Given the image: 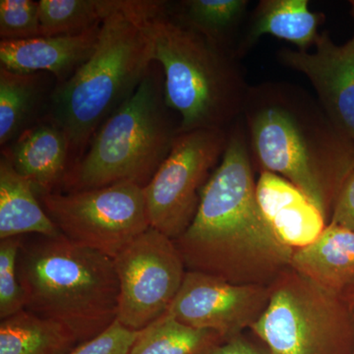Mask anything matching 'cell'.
<instances>
[{"instance_id": "1", "label": "cell", "mask_w": 354, "mask_h": 354, "mask_svg": "<svg viewBox=\"0 0 354 354\" xmlns=\"http://www.w3.org/2000/svg\"><path fill=\"white\" fill-rule=\"evenodd\" d=\"M243 120L230 127L221 162L203 188L194 220L174 243L188 271L234 285L268 286L291 268L295 250L277 239L256 196Z\"/></svg>"}, {"instance_id": "2", "label": "cell", "mask_w": 354, "mask_h": 354, "mask_svg": "<svg viewBox=\"0 0 354 354\" xmlns=\"http://www.w3.org/2000/svg\"><path fill=\"white\" fill-rule=\"evenodd\" d=\"M255 171L288 179L329 223L342 183L354 169V143L300 86H251L241 115Z\"/></svg>"}, {"instance_id": "3", "label": "cell", "mask_w": 354, "mask_h": 354, "mask_svg": "<svg viewBox=\"0 0 354 354\" xmlns=\"http://www.w3.org/2000/svg\"><path fill=\"white\" fill-rule=\"evenodd\" d=\"M162 70L165 101L179 133L228 130L241 118L251 85L234 53L174 19L165 1L135 0Z\"/></svg>"}, {"instance_id": "4", "label": "cell", "mask_w": 354, "mask_h": 354, "mask_svg": "<svg viewBox=\"0 0 354 354\" xmlns=\"http://www.w3.org/2000/svg\"><path fill=\"white\" fill-rule=\"evenodd\" d=\"M153 62V43L135 0H109L94 53L71 78L57 84L46 118L66 138L69 169L102 123L136 92Z\"/></svg>"}, {"instance_id": "5", "label": "cell", "mask_w": 354, "mask_h": 354, "mask_svg": "<svg viewBox=\"0 0 354 354\" xmlns=\"http://www.w3.org/2000/svg\"><path fill=\"white\" fill-rule=\"evenodd\" d=\"M26 309L62 324L78 344L118 319L120 283L113 259L60 234L23 241L17 263Z\"/></svg>"}, {"instance_id": "6", "label": "cell", "mask_w": 354, "mask_h": 354, "mask_svg": "<svg viewBox=\"0 0 354 354\" xmlns=\"http://www.w3.org/2000/svg\"><path fill=\"white\" fill-rule=\"evenodd\" d=\"M177 116L165 101L164 73L155 62L136 92L102 123L83 157L67 171L65 192L121 181L145 187L171 153L180 128Z\"/></svg>"}, {"instance_id": "7", "label": "cell", "mask_w": 354, "mask_h": 354, "mask_svg": "<svg viewBox=\"0 0 354 354\" xmlns=\"http://www.w3.org/2000/svg\"><path fill=\"white\" fill-rule=\"evenodd\" d=\"M292 271L277 279L251 329L272 354H353V306Z\"/></svg>"}, {"instance_id": "8", "label": "cell", "mask_w": 354, "mask_h": 354, "mask_svg": "<svg viewBox=\"0 0 354 354\" xmlns=\"http://www.w3.org/2000/svg\"><path fill=\"white\" fill-rule=\"evenodd\" d=\"M38 195L60 234L111 259L151 227L143 187L129 181Z\"/></svg>"}, {"instance_id": "9", "label": "cell", "mask_w": 354, "mask_h": 354, "mask_svg": "<svg viewBox=\"0 0 354 354\" xmlns=\"http://www.w3.org/2000/svg\"><path fill=\"white\" fill-rule=\"evenodd\" d=\"M230 129H199L177 135L171 153L143 188L151 227L174 241L189 227L203 188L227 149Z\"/></svg>"}, {"instance_id": "10", "label": "cell", "mask_w": 354, "mask_h": 354, "mask_svg": "<svg viewBox=\"0 0 354 354\" xmlns=\"http://www.w3.org/2000/svg\"><path fill=\"white\" fill-rule=\"evenodd\" d=\"M120 283L118 322L140 332L169 311L185 264L172 239L150 227L113 259Z\"/></svg>"}, {"instance_id": "11", "label": "cell", "mask_w": 354, "mask_h": 354, "mask_svg": "<svg viewBox=\"0 0 354 354\" xmlns=\"http://www.w3.org/2000/svg\"><path fill=\"white\" fill-rule=\"evenodd\" d=\"M271 292L269 286L234 285L213 274L187 271L167 313L227 341L251 328L269 304Z\"/></svg>"}, {"instance_id": "12", "label": "cell", "mask_w": 354, "mask_h": 354, "mask_svg": "<svg viewBox=\"0 0 354 354\" xmlns=\"http://www.w3.org/2000/svg\"><path fill=\"white\" fill-rule=\"evenodd\" d=\"M277 57L283 66L308 78L330 120L354 143V35L337 44L325 30L314 51L283 48Z\"/></svg>"}, {"instance_id": "13", "label": "cell", "mask_w": 354, "mask_h": 354, "mask_svg": "<svg viewBox=\"0 0 354 354\" xmlns=\"http://www.w3.org/2000/svg\"><path fill=\"white\" fill-rule=\"evenodd\" d=\"M256 196L277 239L293 250L315 242L328 225L316 205L295 184L279 174L260 172Z\"/></svg>"}, {"instance_id": "14", "label": "cell", "mask_w": 354, "mask_h": 354, "mask_svg": "<svg viewBox=\"0 0 354 354\" xmlns=\"http://www.w3.org/2000/svg\"><path fill=\"white\" fill-rule=\"evenodd\" d=\"M101 24L80 34L39 37L26 41H0V62L17 73L46 72L62 84L92 57L99 41Z\"/></svg>"}, {"instance_id": "15", "label": "cell", "mask_w": 354, "mask_h": 354, "mask_svg": "<svg viewBox=\"0 0 354 354\" xmlns=\"http://www.w3.org/2000/svg\"><path fill=\"white\" fill-rule=\"evenodd\" d=\"M325 21V14L310 10L308 0H261L247 18L235 55L241 60L265 35L309 51Z\"/></svg>"}, {"instance_id": "16", "label": "cell", "mask_w": 354, "mask_h": 354, "mask_svg": "<svg viewBox=\"0 0 354 354\" xmlns=\"http://www.w3.org/2000/svg\"><path fill=\"white\" fill-rule=\"evenodd\" d=\"M1 149V155L32 184L38 194L55 192L69 169L66 138L48 120L30 128L10 145Z\"/></svg>"}, {"instance_id": "17", "label": "cell", "mask_w": 354, "mask_h": 354, "mask_svg": "<svg viewBox=\"0 0 354 354\" xmlns=\"http://www.w3.org/2000/svg\"><path fill=\"white\" fill-rule=\"evenodd\" d=\"M57 85V78L46 72L17 73L0 67L1 148L46 120Z\"/></svg>"}, {"instance_id": "18", "label": "cell", "mask_w": 354, "mask_h": 354, "mask_svg": "<svg viewBox=\"0 0 354 354\" xmlns=\"http://www.w3.org/2000/svg\"><path fill=\"white\" fill-rule=\"evenodd\" d=\"M291 269L348 299L354 293V232L328 225L315 242L295 250Z\"/></svg>"}, {"instance_id": "19", "label": "cell", "mask_w": 354, "mask_h": 354, "mask_svg": "<svg viewBox=\"0 0 354 354\" xmlns=\"http://www.w3.org/2000/svg\"><path fill=\"white\" fill-rule=\"evenodd\" d=\"M25 234L55 237L60 232L44 211L32 184L1 155L0 241Z\"/></svg>"}, {"instance_id": "20", "label": "cell", "mask_w": 354, "mask_h": 354, "mask_svg": "<svg viewBox=\"0 0 354 354\" xmlns=\"http://www.w3.org/2000/svg\"><path fill=\"white\" fill-rule=\"evenodd\" d=\"M248 6L247 0H185L169 11L180 24L236 57L235 50L249 16Z\"/></svg>"}, {"instance_id": "21", "label": "cell", "mask_w": 354, "mask_h": 354, "mask_svg": "<svg viewBox=\"0 0 354 354\" xmlns=\"http://www.w3.org/2000/svg\"><path fill=\"white\" fill-rule=\"evenodd\" d=\"M77 344L62 324L27 309L0 323V354H66Z\"/></svg>"}, {"instance_id": "22", "label": "cell", "mask_w": 354, "mask_h": 354, "mask_svg": "<svg viewBox=\"0 0 354 354\" xmlns=\"http://www.w3.org/2000/svg\"><path fill=\"white\" fill-rule=\"evenodd\" d=\"M223 342L215 332L195 329L165 313L140 330L129 354H208Z\"/></svg>"}, {"instance_id": "23", "label": "cell", "mask_w": 354, "mask_h": 354, "mask_svg": "<svg viewBox=\"0 0 354 354\" xmlns=\"http://www.w3.org/2000/svg\"><path fill=\"white\" fill-rule=\"evenodd\" d=\"M41 37L80 34L100 25L108 13L109 0H41Z\"/></svg>"}, {"instance_id": "24", "label": "cell", "mask_w": 354, "mask_h": 354, "mask_svg": "<svg viewBox=\"0 0 354 354\" xmlns=\"http://www.w3.org/2000/svg\"><path fill=\"white\" fill-rule=\"evenodd\" d=\"M22 236L0 241V319L19 313L26 309L24 290L18 277L17 263Z\"/></svg>"}, {"instance_id": "25", "label": "cell", "mask_w": 354, "mask_h": 354, "mask_svg": "<svg viewBox=\"0 0 354 354\" xmlns=\"http://www.w3.org/2000/svg\"><path fill=\"white\" fill-rule=\"evenodd\" d=\"M41 37L39 2L32 0L0 1V39L26 41Z\"/></svg>"}, {"instance_id": "26", "label": "cell", "mask_w": 354, "mask_h": 354, "mask_svg": "<svg viewBox=\"0 0 354 354\" xmlns=\"http://www.w3.org/2000/svg\"><path fill=\"white\" fill-rule=\"evenodd\" d=\"M138 335L115 320L101 334L77 344L66 354H129Z\"/></svg>"}, {"instance_id": "27", "label": "cell", "mask_w": 354, "mask_h": 354, "mask_svg": "<svg viewBox=\"0 0 354 354\" xmlns=\"http://www.w3.org/2000/svg\"><path fill=\"white\" fill-rule=\"evenodd\" d=\"M328 225H337L354 232V169L346 177L337 193Z\"/></svg>"}, {"instance_id": "28", "label": "cell", "mask_w": 354, "mask_h": 354, "mask_svg": "<svg viewBox=\"0 0 354 354\" xmlns=\"http://www.w3.org/2000/svg\"><path fill=\"white\" fill-rule=\"evenodd\" d=\"M208 354H272L271 351L266 353L253 344L252 342L243 339L241 335L227 341L221 342L212 349Z\"/></svg>"}, {"instance_id": "29", "label": "cell", "mask_w": 354, "mask_h": 354, "mask_svg": "<svg viewBox=\"0 0 354 354\" xmlns=\"http://www.w3.org/2000/svg\"><path fill=\"white\" fill-rule=\"evenodd\" d=\"M349 6H351V11L349 12H351V17L354 19V0L349 1Z\"/></svg>"}, {"instance_id": "30", "label": "cell", "mask_w": 354, "mask_h": 354, "mask_svg": "<svg viewBox=\"0 0 354 354\" xmlns=\"http://www.w3.org/2000/svg\"><path fill=\"white\" fill-rule=\"evenodd\" d=\"M346 300H348L349 304H351V306H353V308L354 309V293H353V295H351V297H349Z\"/></svg>"}, {"instance_id": "31", "label": "cell", "mask_w": 354, "mask_h": 354, "mask_svg": "<svg viewBox=\"0 0 354 354\" xmlns=\"http://www.w3.org/2000/svg\"><path fill=\"white\" fill-rule=\"evenodd\" d=\"M354 354V353H353Z\"/></svg>"}]
</instances>
